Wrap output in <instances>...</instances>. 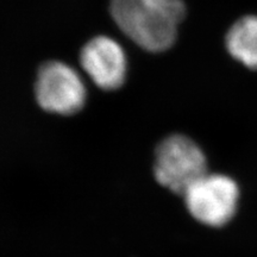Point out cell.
Masks as SVG:
<instances>
[{"instance_id":"1","label":"cell","mask_w":257,"mask_h":257,"mask_svg":"<svg viewBox=\"0 0 257 257\" xmlns=\"http://www.w3.org/2000/svg\"><path fill=\"white\" fill-rule=\"evenodd\" d=\"M114 23L137 46L152 53L168 50L186 16L184 0H111Z\"/></svg>"},{"instance_id":"5","label":"cell","mask_w":257,"mask_h":257,"mask_svg":"<svg viewBox=\"0 0 257 257\" xmlns=\"http://www.w3.org/2000/svg\"><path fill=\"white\" fill-rule=\"evenodd\" d=\"M80 62L92 81L105 91L123 86L126 76V57L114 40L98 36L88 41L80 53Z\"/></svg>"},{"instance_id":"6","label":"cell","mask_w":257,"mask_h":257,"mask_svg":"<svg viewBox=\"0 0 257 257\" xmlns=\"http://www.w3.org/2000/svg\"><path fill=\"white\" fill-rule=\"evenodd\" d=\"M226 48L231 56L250 69L257 70V17L238 19L226 35Z\"/></svg>"},{"instance_id":"4","label":"cell","mask_w":257,"mask_h":257,"mask_svg":"<svg viewBox=\"0 0 257 257\" xmlns=\"http://www.w3.org/2000/svg\"><path fill=\"white\" fill-rule=\"evenodd\" d=\"M35 95L46 112L72 115L85 106L87 92L75 69L60 61H48L38 69Z\"/></svg>"},{"instance_id":"3","label":"cell","mask_w":257,"mask_h":257,"mask_svg":"<svg viewBox=\"0 0 257 257\" xmlns=\"http://www.w3.org/2000/svg\"><path fill=\"white\" fill-rule=\"evenodd\" d=\"M182 197L195 220L210 227H220L236 214L239 187L230 176L207 172L189 186Z\"/></svg>"},{"instance_id":"2","label":"cell","mask_w":257,"mask_h":257,"mask_svg":"<svg viewBox=\"0 0 257 257\" xmlns=\"http://www.w3.org/2000/svg\"><path fill=\"white\" fill-rule=\"evenodd\" d=\"M207 172L205 153L185 135H170L156 148L154 157L156 181L176 194H184Z\"/></svg>"}]
</instances>
